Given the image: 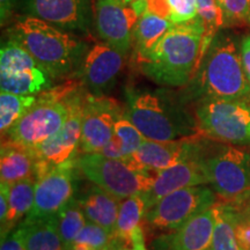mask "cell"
Here are the masks:
<instances>
[{"instance_id":"obj_5","label":"cell","mask_w":250,"mask_h":250,"mask_svg":"<svg viewBox=\"0 0 250 250\" xmlns=\"http://www.w3.org/2000/svg\"><path fill=\"white\" fill-rule=\"evenodd\" d=\"M77 88L76 83H70L52 87L37 95L36 102L6 132V139L34 148L51 138L66 121L72 95Z\"/></svg>"},{"instance_id":"obj_33","label":"cell","mask_w":250,"mask_h":250,"mask_svg":"<svg viewBox=\"0 0 250 250\" xmlns=\"http://www.w3.org/2000/svg\"><path fill=\"white\" fill-rule=\"evenodd\" d=\"M112 237V233L103 228L100 225H96L88 221L83 228V230L77 236L76 243L85 245L93 250H101L108 247Z\"/></svg>"},{"instance_id":"obj_1","label":"cell","mask_w":250,"mask_h":250,"mask_svg":"<svg viewBox=\"0 0 250 250\" xmlns=\"http://www.w3.org/2000/svg\"><path fill=\"white\" fill-rule=\"evenodd\" d=\"M205 34V23L199 17L174 24L148 54L136 58L137 66L159 85L186 86L201 64Z\"/></svg>"},{"instance_id":"obj_42","label":"cell","mask_w":250,"mask_h":250,"mask_svg":"<svg viewBox=\"0 0 250 250\" xmlns=\"http://www.w3.org/2000/svg\"><path fill=\"white\" fill-rule=\"evenodd\" d=\"M101 250H112V249L109 248V247H105V248H103V249H101Z\"/></svg>"},{"instance_id":"obj_40","label":"cell","mask_w":250,"mask_h":250,"mask_svg":"<svg viewBox=\"0 0 250 250\" xmlns=\"http://www.w3.org/2000/svg\"><path fill=\"white\" fill-rule=\"evenodd\" d=\"M122 250H147V249H146L145 247V242H139V243H134V245L124 247Z\"/></svg>"},{"instance_id":"obj_37","label":"cell","mask_w":250,"mask_h":250,"mask_svg":"<svg viewBox=\"0 0 250 250\" xmlns=\"http://www.w3.org/2000/svg\"><path fill=\"white\" fill-rule=\"evenodd\" d=\"M9 193H11V184L0 183V224H2L7 217L9 208Z\"/></svg>"},{"instance_id":"obj_14","label":"cell","mask_w":250,"mask_h":250,"mask_svg":"<svg viewBox=\"0 0 250 250\" xmlns=\"http://www.w3.org/2000/svg\"><path fill=\"white\" fill-rule=\"evenodd\" d=\"M110 44L100 41L88 46L80 62L77 76L88 93L104 95L114 88L117 78L124 67V58Z\"/></svg>"},{"instance_id":"obj_35","label":"cell","mask_w":250,"mask_h":250,"mask_svg":"<svg viewBox=\"0 0 250 250\" xmlns=\"http://www.w3.org/2000/svg\"><path fill=\"white\" fill-rule=\"evenodd\" d=\"M235 234L237 242L243 250H250V219L239 218L235 223Z\"/></svg>"},{"instance_id":"obj_30","label":"cell","mask_w":250,"mask_h":250,"mask_svg":"<svg viewBox=\"0 0 250 250\" xmlns=\"http://www.w3.org/2000/svg\"><path fill=\"white\" fill-rule=\"evenodd\" d=\"M37 95H19L8 92L0 93V131L1 136L11 129L23 114L36 102Z\"/></svg>"},{"instance_id":"obj_19","label":"cell","mask_w":250,"mask_h":250,"mask_svg":"<svg viewBox=\"0 0 250 250\" xmlns=\"http://www.w3.org/2000/svg\"><path fill=\"white\" fill-rule=\"evenodd\" d=\"M213 206L189 219L173 234H165L159 237L154 241L153 249L212 250L215 226Z\"/></svg>"},{"instance_id":"obj_36","label":"cell","mask_w":250,"mask_h":250,"mask_svg":"<svg viewBox=\"0 0 250 250\" xmlns=\"http://www.w3.org/2000/svg\"><path fill=\"white\" fill-rule=\"evenodd\" d=\"M240 54H241L243 71L250 85V33L246 34L240 41Z\"/></svg>"},{"instance_id":"obj_39","label":"cell","mask_w":250,"mask_h":250,"mask_svg":"<svg viewBox=\"0 0 250 250\" xmlns=\"http://www.w3.org/2000/svg\"><path fill=\"white\" fill-rule=\"evenodd\" d=\"M131 5L136 9L139 17L146 11V0H133V2Z\"/></svg>"},{"instance_id":"obj_34","label":"cell","mask_w":250,"mask_h":250,"mask_svg":"<svg viewBox=\"0 0 250 250\" xmlns=\"http://www.w3.org/2000/svg\"><path fill=\"white\" fill-rule=\"evenodd\" d=\"M0 250H27L23 229L20 225H18L7 235L1 237Z\"/></svg>"},{"instance_id":"obj_20","label":"cell","mask_w":250,"mask_h":250,"mask_svg":"<svg viewBox=\"0 0 250 250\" xmlns=\"http://www.w3.org/2000/svg\"><path fill=\"white\" fill-rule=\"evenodd\" d=\"M41 162L33 147L2 140L0 152V179L1 182L14 184L27 179H37Z\"/></svg>"},{"instance_id":"obj_21","label":"cell","mask_w":250,"mask_h":250,"mask_svg":"<svg viewBox=\"0 0 250 250\" xmlns=\"http://www.w3.org/2000/svg\"><path fill=\"white\" fill-rule=\"evenodd\" d=\"M79 202L88 221L100 225L114 234L122 201L94 184Z\"/></svg>"},{"instance_id":"obj_29","label":"cell","mask_w":250,"mask_h":250,"mask_svg":"<svg viewBox=\"0 0 250 250\" xmlns=\"http://www.w3.org/2000/svg\"><path fill=\"white\" fill-rule=\"evenodd\" d=\"M146 11L174 24L188 22L198 17L196 0H146Z\"/></svg>"},{"instance_id":"obj_41","label":"cell","mask_w":250,"mask_h":250,"mask_svg":"<svg viewBox=\"0 0 250 250\" xmlns=\"http://www.w3.org/2000/svg\"><path fill=\"white\" fill-rule=\"evenodd\" d=\"M121 1H123L124 4H126V5H131L133 2V0H121Z\"/></svg>"},{"instance_id":"obj_31","label":"cell","mask_w":250,"mask_h":250,"mask_svg":"<svg viewBox=\"0 0 250 250\" xmlns=\"http://www.w3.org/2000/svg\"><path fill=\"white\" fill-rule=\"evenodd\" d=\"M198 17L205 23L206 34L203 46V56L210 45L211 41L217 35L221 28H224V20L221 9L219 7L217 0H196Z\"/></svg>"},{"instance_id":"obj_23","label":"cell","mask_w":250,"mask_h":250,"mask_svg":"<svg viewBox=\"0 0 250 250\" xmlns=\"http://www.w3.org/2000/svg\"><path fill=\"white\" fill-rule=\"evenodd\" d=\"M144 140L145 137L124 112L115 123L111 139L100 153L108 158L125 160L140 147Z\"/></svg>"},{"instance_id":"obj_28","label":"cell","mask_w":250,"mask_h":250,"mask_svg":"<svg viewBox=\"0 0 250 250\" xmlns=\"http://www.w3.org/2000/svg\"><path fill=\"white\" fill-rule=\"evenodd\" d=\"M58 226L61 233L64 250H70L76 241L77 236L85 227L86 215L83 213L79 199L73 197L64 208L59 211Z\"/></svg>"},{"instance_id":"obj_17","label":"cell","mask_w":250,"mask_h":250,"mask_svg":"<svg viewBox=\"0 0 250 250\" xmlns=\"http://www.w3.org/2000/svg\"><path fill=\"white\" fill-rule=\"evenodd\" d=\"M21 9L67 31H87L92 21V0H22Z\"/></svg>"},{"instance_id":"obj_24","label":"cell","mask_w":250,"mask_h":250,"mask_svg":"<svg viewBox=\"0 0 250 250\" xmlns=\"http://www.w3.org/2000/svg\"><path fill=\"white\" fill-rule=\"evenodd\" d=\"M22 227L27 250H64L58 217H50L40 220H23Z\"/></svg>"},{"instance_id":"obj_11","label":"cell","mask_w":250,"mask_h":250,"mask_svg":"<svg viewBox=\"0 0 250 250\" xmlns=\"http://www.w3.org/2000/svg\"><path fill=\"white\" fill-rule=\"evenodd\" d=\"M73 164L44 167L36 180L35 201L23 220H40L55 217L74 197Z\"/></svg>"},{"instance_id":"obj_22","label":"cell","mask_w":250,"mask_h":250,"mask_svg":"<svg viewBox=\"0 0 250 250\" xmlns=\"http://www.w3.org/2000/svg\"><path fill=\"white\" fill-rule=\"evenodd\" d=\"M173 26L174 23L167 19L152 12H144L134 27L132 46L134 59L148 54Z\"/></svg>"},{"instance_id":"obj_16","label":"cell","mask_w":250,"mask_h":250,"mask_svg":"<svg viewBox=\"0 0 250 250\" xmlns=\"http://www.w3.org/2000/svg\"><path fill=\"white\" fill-rule=\"evenodd\" d=\"M206 184H208V179L199 153V138L195 136L193 153L189 158L154 175L151 188L143 193L146 208L148 211L160 199L176 190Z\"/></svg>"},{"instance_id":"obj_18","label":"cell","mask_w":250,"mask_h":250,"mask_svg":"<svg viewBox=\"0 0 250 250\" xmlns=\"http://www.w3.org/2000/svg\"><path fill=\"white\" fill-rule=\"evenodd\" d=\"M193 146L195 136L170 142H155L145 138L140 147L124 161L133 169L153 176V174L189 158L193 153Z\"/></svg>"},{"instance_id":"obj_9","label":"cell","mask_w":250,"mask_h":250,"mask_svg":"<svg viewBox=\"0 0 250 250\" xmlns=\"http://www.w3.org/2000/svg\"><path fill=\"white\" fill-rule=\"evenodd\" d=\"M54 78L23 46L7 39L0 50V88L19 95H37L54 87Z\"/></svg>"},{"instance_id":"obj_27","label":"cell","mask_w":250,"mask_h":250,"mask_svg":"<svg viewBox=\"0 0 250 250\" xmlns=\"http://www.w3.org/2000/svg\"><path fill=\"white\" fill-rule=\"evenodd\" d=\"M215 226L212 250H243L237 242L235 223L237 214L227 205H214Z\"/></svg>"},{"instance_id":"obj_8","label":"cell","mask_w":250,"mask_h":250,"mask_svg":"<svg viewBox=\"0 0 250 250\" xmlns=\"http://www.w3.org/2000/svg\"><path fill=\"white\" fill-rule=\"evenodd\" d=\"M73 165L87 180L120 201L143 195L153 183L151 175L133 169L126 161L108 158L101 153L78 155Z\"/></svg>"},{"instance_id":"obj_26","label":"cell","mask_w":250,"mask_h":250,"mask_svg":"<svg viewBox=\"0 0 250 250\" xmlns=\"http://www.w3.org/2000/svg\"><path fill=\"white\" fill-rule=\"evenodd\" d=\"M146 212L147 208L143 195H134L123 199L120 205L116 228L112 234V239L120 242L123 248L126 247L132 234L142 227Z\"/></svg>"},{"instance_id":"obj_43","label":"cell","mask_w":250,"mask_h":250,"mask_svg":"<svg viewBox=\"0 0 250 250\" xmlns=\"http://www.w3.org/2000/svg\"><path fill=\"white\" fill-rule=\"evenodd\" d=\"M248 218L250 219V206H249V210H248Z\"/></svg>"},{"instance_id":"obj_15","label":"cell","mask_w":250,"mask_h":250,"mask_svg":"<svg viewBox=\"0 0 250 250\" xmlns=\"http://www.w3.org/2000/svg\"><path fill=\"white\" fill-rule=\"evenodd\" d=\"M95 27L100 39L124 56L133 46V33L139 14L121 0H95Z\"/></svg>"},{"instance_id":"obj_4","label":"cell","mask_w":250,"mask_h":250,"mask_svg":"<svg viewBox=\"0 0 250 250\" xmlns=\"http://www.w3.org/2000/svg\"><path fill=\"white\" fill-rule=\"evenodd\" d=\"M125 114L146 139L170 142L199 132L195 116L164 90H126Z\"/></svg>"},{"instance_id":"obj_32","label":"cell","mask_w":250,"mask_h":250,"mask_svg":"<svg viewBox=\"0 0 250 250\" xmlns=\"http://www.w3.org/2000/svg\"><path fill=\"white\" fill-rule=\"evenodd\" d=\"M223 13L224 28L249 23L250 0H217Z\"/></svg>"},{"instance_id":"obj_13","label":"cell","mask_w":250,"mask_h":250,"mask_svg":"<svg viewBox=\"0 0 250 250\" xmlns=\"http://www.w3.org/2000/svg\"><path fill=\"white\" fill-rule=\"evenodd\" d=\"M85 96L86 94L81 93L78 87L72 95L70 114L62 129L46 142L34 147L41 165L44 167L73 164L76 160L80 148Z\"/></svg>"},{"instance_id":"obj_25","label":"cell","mask_w":250,"mask_h":250,"mask_svg":"<svg viewBox=\"0 0 250 250\" xmlns=\"http://www.w3.org/2000/svg\"><path fill=\"white\" fill-rule=\"evenodd\" d=\"M37 179H27L12 184L9 193V208L6 220L1 224V237L18 226V223L29 213L35 201Z\"/></svg>"},{"instance_id":"obj_3","label":"cell","mask_w":250,"mask_h":250,"mask_svg":"<svg viewBox=\"0 0 250 250\" xmlns=\"http://www.w3.org/2000/svg\"><path fill=\"white\" fill-rule=\"evenodd\" d=\"M193 78L195 95L199 100H250V85L242 67L240 41L229 31H218Z\"/></svg>"},{"instance_id":"obj_38","label":"cell","mask_w":250,"mask_h":250,"mask_svg":"<svg viewBox=\"0 0 250 250\" xmlns=\"http://www.w3.org/2000/svg\"><path fill=\"white\" fill-rule=\"evenodd\" d=\"M18 1L19 0H0V19L2 27L11 20Z\"/></svg>"},{"instance_id":"obj_44","label":"cell","mask_w":250,"mask_h":250,"mask_svg":"<svg viewBox=\"0 0 250 250\" xmlns=\"http://www.w3.org/2000/svg\"><path fill=\"white\" fill-rule=\"evenodd\" d=\"M249 23H250V15H249Z\"/></svg>"},{"instance_id":"obj_2","label":"cell","mask_w":250,"mask_h":250,"mask_svg":"<svg viewBox=\"0 0 250 250\" xmlns=\"http://www.w3.org/2000/svg\"><path fill=\"white\" fill-rule=\"evenodd\" d=\"M7 35L23 46L55 80L77 74L88 49L83 41L67 30L30 15L19 17Z\"/></svg>"},{"instance_id":"obj_12","label":"cell","mask_w":250,"mask_h":250,"mask_svg":"<svg viewBox=\"0 0 250 250\" xmlns=\"http://www.w3.org/2000/svg\"><path fill=\"white\" fill-rule=\"evenodd\" d=\"M125 112L116 100L86 93L83 109L80 153H100L114 133L115 123Z\"/></svg>"},{"instance_id":"obj_6","label":"cell","mask_w":250,"mask_h":250,"mask_svg":"<svg viewBox=\"0 0 250 250\" xmlns=\"http://www.w3.org/2000/svg\"><path fill=\"white\" fill-rule=\"evenodd\" d=\"M201 159L208 184L226 201H239L250 193V153L236 146L199 142Z\"/></svg>"},{"instance_id":"obj_7","label":"cell","mask_w":250,"mask_h":250,"mask_svg":"<svg viewBox=\"0 0 250 250\" xmlns=\"http://www.w3.org/2000/svg\"><path fill=\"white\" fill-rule=\"evenodd\" d=\"M195 117L198 130L208 138L250 147V100L201 99Z\"/></svg>"},{"instance_id":"obj_10","label":"cell","mask_w":250,"mask_h":250,"mask_svg":"<svg viewBox=\"0 0 250 250\" xmlns=\"http://www.w3.org/2000/svg\"><path fill=\"white\" fill-rule=\"evenodd\" d=\"M217 193L206 186L187 187L169 193L146 212L145 220L159 232L176 230L189 219L212 208Z\"/></svg>"}]
</instances>
